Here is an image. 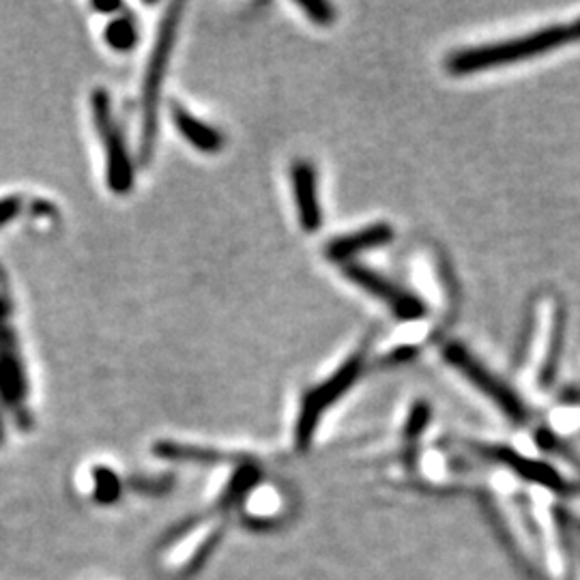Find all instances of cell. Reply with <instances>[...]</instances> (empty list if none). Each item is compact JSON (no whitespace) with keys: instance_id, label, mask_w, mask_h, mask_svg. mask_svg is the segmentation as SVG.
<instances>
[{"instance_id":"1","label":"cell","mask_w":580,"mask_h":580,"mask_svg":"<svg viewBox=\"0 0 580 580\" xmlns=\"http://www.w3.org/2000/svg\"><path fill=\"white\" fill-rule=\"evenodd\" d=\"M574 42H580V20L570 22V24L546 26L541 31L516 37V40H507V42L460 50L447 58L446 67L447 72L453 76H469V74L486 72V69H494L501 65L529 61L539 54H546L548 50L574 44Z\"/></svg>"},{"instance_id":"2","label":"cell","mask_w":580,"mask_h":580,"mask_svg":"<svg viewBox=\"0 0 580 580\" xmlns=\"http://www.w3.org/2000/svg\"><path fill=\"white\" fill-rule=\"evenodd\" d=\"M183 4H171L164 20L157 26V37L146 65L144 85H142V103H140V162L149 164L155 153V142L160 132V101L162 87L168 74V63L179 33Z\"/></svg>"},{"instance_id":"3","label":"cell","mask_w":580,"mask_h":580,"mask_svg":"<svg viewBox=\"0 0 580 580\" xmlns=\"http://www.w3.org/2000/svg\"><path fill=\"white\" fill-rule=\"evenodd\" d=\"M29 396V374L13 325L11 293L0 284V417H11L18 428L29 430L33 426Z\"/></svg>"},{"instance_id":"4","label":"cell","mask_w":580,"mask_h":580,"mask_svg":"<svg viewBox=\"0 0 580 580\" xmlns=\"http://www.w3.org/2000/svg\"><path fill=\"white\" fill-rule=\"evenodd\" d=\"M90 110H92L95 130L99 134L103 153H106L108 187L114 194L125 196L134 187V166H132V157L128 153L125 138L121 134V128L114 119V112L110 106V95L103 89L92 90Z\"/></svg>"},{"instance_id":"5","label":"cell","mask_w":580,"mask_h":580,"mask_svg":"<svg viewBox=\"0 0 580 580\" xmlns=\"http://www.w3.org/2000/svg\"><path fill=\"white\" fill-rule=\"evenodd\" d=\"M363 359H365L363 353L347 359L329 379H325L320 385H316L310 392H306V396L302 401V408H299L297 426H295V444L302 451H306L313 444L316 428H318L325 411L329 406H333L358 383L359 374L363 370Z\"/></svg>"},{"instance_id":"6","label":"cell","mask_w":580,"mask_h":580,"mask_svg":"<svg viewBox=\"0 0 580 580\" xmlns=\"http://www.w3.org/2000/svg\"><path fill=\"white\" fill-rule=\"evenodd\" d=\"M444 358L451 368H456L475 390L489 396L514 424H527L529 413L525 402L521 401L503 381H499L491 370L469 353L460 342H449L444 349Z\"/></svg>"},{"instance_id":"7","label":"cell","mask_w":580,"mask_h":580,"mask_svg":"<svg viewBox=\"0 0 580 580\" xmlns=\"http://www.w3.org/2000/svg\"><path fill=\"white\" fill-rule=\"evenodd\" d=\"M344 275L361 291H365L372 297H376L379 302H383L396 318L417 320V318L426 316V304L419 297H415L413 293L404 291L396 282L387 280L385 275H381L372 269L363 267V265H355V263L344 265Z\"/></svg>"},{"instance_id":"8","label":"cell","mask_w":580,"mask_h":580,"mask_svg":"<svg viewBox=\"0 0 580 580\" xmlns=\"http://www.w3.org/2000/svg\"><path fill=\"white\" fill-rule=\"evenodd\" d=\"M291 187L297 205V216L306 232H318L322 223V211L318 200V180L313 164L299 160L291 166Z\"/></svg>"},{"instance_id":"9","label":"cell","mask_w":580,"mask_h":580,"mask_svg":"<svg viewBox=\"0 0 580 580\" xmlns=\"http://www.w3.org/2000/svg\"><path fill=\"white\" fill-rule=\"evenodd\" d=\"M392 239H394V228L390 223H372L368 228H361V230H355L351 234L333 239L327 245L325 254L333 263H349L351 259H355L361 252L376 250V248H383V245L392 243Z\"/></svg>"},{"instance_id":"10","label":"cell","mask_w":580,"mask_h":580,"mask_svg":"<svg viewBox=\"0 0 580 580\" xmlns=\"http://www.w3.org/2000/svg\"><path fill=\"white\" fill-rule=\"evenodd\" d=\"M484 453H489L496 462L505 464L507 469H512L516 475H521L523 480H527L532 484L546 486L550 491H568V484L563 482V478L552 467H548L546 462H537L527 456H521L510 447H491V449H484Z\"/></svg>"},{"instance_id":"11","label":"cell","mask_w":580,"mask_h":580,"mask_svg":"<svg viewBox=\"0 0 580 580\" xmlns=\"http://www.w3.org/2000/svg\"><path fill=\"white\" fill-rule=\"evenodd\" d=\"M171 117H173V123L179 130L180 135L194 149H198L203 153H218V151H222L223 144H226L222 132H218L216 128L205 125L203 121H198L180 103H173L171 106Z\"/></svg>"},{"instance_id":"12","label":"cell","mask_w":580,"mask_h":580,"mask_svg":"<svg viewBox=\"0 0 580 580\" xmlns=\"http://www.w3.org/2000/svg\"><path fill=\"white\" fill-rule=\"evenodd\" d=\"M106 44L117 52H130L138 44V29L132 15L117 18L106 26Z\"/></svg>"},{"instance_id":"13","label":"cell","mask_w":580,"mask_h":580,"mask_svg":"<svg viewBox=\"0 0 580 580\" xmlns=\"http://www.w3.org/2000/svg\"><path fill=\"white\" fill-rule=\"evenodd\" d=\"M297 4H299L302 11H306V15L318 26H329L336 20L333 7L322 2V0H299Z\"/></svg>"},{"instance_id":"14","label":"cell","mask_w":580,"mask_h":580,"mask_svg":"<svg viewBox=\"0 0 580 580\" xmlns=\"http://www.w3.org/2000/svg\"><path fill=\"white\" fill-rule=\"evenodd\" d=\"M428 417H430V408L426 406V402L415 404V408L411 411L408 424H406V439H417L424 433Z\"/></svg>"},{"instance_id":"15","label":"cell","mask_w":580,"mask_h":580,"mask_svg":"<svg viewBox=\"0 0 580 580\" xmlns=\"http://www.w3.org/2000/svg\"><path fill=\"white\" fill-rule=\"evenodd\" d=\"M95 478H97L95 494L99 501H112L119 494V480L114 478V473H110L106 469H97Z\"/></svg>"},{"instance_id":"16","label":"cell","mask_w":580,"mask_h":580,"mask_svg":"<svg viewBox=\"0 0 580 580\" xmlns=\"http://www.w3.org/2000/svg\"><path fill=\"white\" fill-rule=\"evenodd\" d=\"M22 211V198L18 194H9L0 198V228L13 222Z\"/></svg>"},{"instance_id":"17","label":"cell","mask_w":580,"mask_h":580,"mask_svg":"<svg viewBox=\"0 0 580 580\" xmlns=\"http://www.w3.org/2000/svg\"><path fill=\"white\" fill-rule=\"evenodd\" d=\"M92 9L101 11V13H114V11H121V2H92Z\"/></svg>"}]
</instances>
